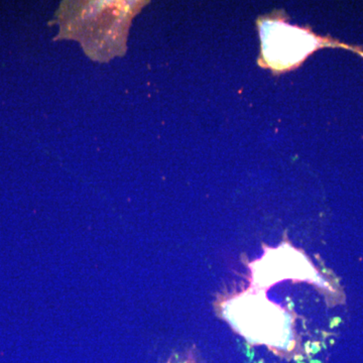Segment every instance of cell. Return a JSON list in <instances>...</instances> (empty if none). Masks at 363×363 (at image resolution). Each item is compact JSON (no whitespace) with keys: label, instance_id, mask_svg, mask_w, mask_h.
<instances>
[{"label":"cell","instance_id":"1","mask_svg":"<svg viewBox=\"0 0 363 363\" xmlns=\"http://www.w3.org/2000/svg\"><path fill=\"white\" fill-rule=\"evenodd\" d=\"M128 4H88V6H83V11L86 13H81L76 16V18H80L81 21L73 20L71 21L73 32L78 33L82 35H87L83 40V44L87 47V51H89L92 44L100 45L102 42L101 35H104L105 43L108 44H116L113 40L121 43V40L124 38L123 33L128 28V23L133 11L131 6ZM95 45L94 50L96 49ZM119 48V45H117Z\"/></svg>","mask_w":363,"mask_h":363},{"label":"cell","instance_id":"2","mask_svg":"<svg viewBox=\"0 0 363 363\" xmlns=\"http://www.w3.org/2000/svg\"><path fill=\"white\" fill-rule=\"evenodd\" d=\"M264 47L267 45V52H272L269 58L283 66L300 61L316 45L311 35L285 26L272 28L264 35Z\"/></svg>","mask_w":363,"mask_h":363},{"label":"cell","instance_id":"3","mask_svg":"<svg viewBox=\"0 0 363 363\" xmlns=\"http://www.w3.org/2000/svg\"><path fill=\"white\" fill-rule=\"evenodd\" d=\"M168 363H169V362Z\"/></svg>","mask_w":363,"mask_h":363}]
</instances>
